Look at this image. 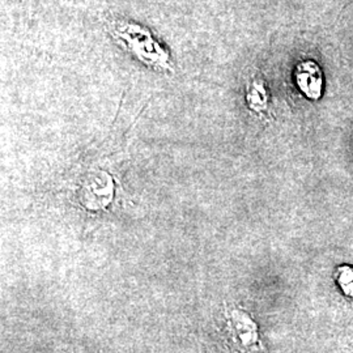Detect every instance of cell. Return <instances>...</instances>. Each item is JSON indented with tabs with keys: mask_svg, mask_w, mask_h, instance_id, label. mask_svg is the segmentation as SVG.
Instances as JSON below:
<instances>
[{
	"mask_svg": "<svg viewBox=\"0 0 353 353\" xmlns=\"http://www.w3.org/2000/svg\"><path fill=\"white\" fill-rule=\"evenodd\" d=\"M109 32L114 41L140 63L156 72L174 74L176 67L170 52L147 26L117 20L110 23Z\"/></svg>",
	"mask_w": 353,
	"mask_h": 353,
	"instance_id": "obj_1",
	"label": "cell"
},
{
	"mask_svg": "<svg viewBox=\"0 0 353 353\" xmlns=\"http://www.w3.org/2000/svg\"><path fill=\"white\" fill-rule=\"evenodd\" d=\"M334 281L341 294L353 303V265H338L334 271Z\"/></svg>",
	"mask_w": 353,
	"mask_h": 353,
	"instance_id": "obj_4",
	"label": "cell"
},
{
	"mask_svg": "<svg viewBox=\"0 0 353 353\" xmlns=\"http://www.w3.org/2000/svg\"><path fill=\"white\" fill-rule=\"evenodd\" d=\"M228 341L237 353H268L259 335L258 323L245 309L227 305L224 310Z\"/></svg>",
	"mask_w": 353,
	"mask_h": 353,
	"instance_id": "obj_2",
	"label": "cell"
},
{
	"mask_svg": "<svg viewBox=\"0 0 353 353\" xmlns=\"http://www.w3.org/2000/svg\"><path fill=\"white\" fill-rule=\"evenodd\" d=\"M248 105L249 108L256 112V113H263L268 106V96L265 92V87L262 84V81L259 80H254L248 90Z\"/></svg>",
	"mask_w": 353,
	"mask_h": 353,
	"instance_id": "obj_5",
	"label": "cell"
},
{
	"mask_svg": "<svg viewBox=\"0 0 353 353\" xmlns=\"http://www.w3.org/2000/svg\"><path fill=\"white\" fill-rule=\"evenodd\" d=\"M294 80L303 96L310 100H319L323 92V75L321 68L313 61H303L299 63Z\"/></svg>",
	"mask_w": 353,
	"mask_h": 353,
	"instance_id": "obj_3",
	"label": "cell"
}]
</instances>
